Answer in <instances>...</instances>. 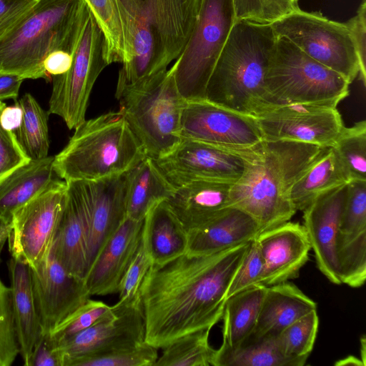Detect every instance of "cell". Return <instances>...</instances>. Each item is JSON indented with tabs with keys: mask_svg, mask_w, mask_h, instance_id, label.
Here are the masks:
<instances>
[{
	"mask_svg": "<svg viewBox=\"0 0 366 366\" xmlns=\"http://www.w3.org/2000/svg\"><path fill=\"white\" fill-rule=\"evenodd\" d=\"M250 242L152 264L140 288L145 342L159 349L222 318L227 292Z\"/></svg>",
	"mask_w": 366,
	"mask_h": 366,
	"instance_id": "1",
	"label": "cell"
},
{
	"mask_svg": "<svg viewBox=\"0 0 366 366\" xmlns=\"http://www.w3.org/2000/svg\"><path fill=\"white\" fill-rule=\"evenodd\" d=\"M201 0H115L125 44L119 72L133 83L167 69L195 26Z\"/></svg>",
	"mask_w": 366,
	"mask_h": 366,
	"instance_id": "2",
	"label": "cell"
},
{
	"mask_svg": "<svg viewBox=\"0 0 366 366\" xmlns=\"http://www.w3.org/2000/svg\"><path fill=\"white\" fill-rule=\"evenodd\" d=\"M323 148L264 141L251 154L242 177L232 184L231 207L252 217L261 232L290 221L297 212L290 198L291 187Z\"/></svg>",
	"mask_w": 366,
	"mask_h": 366,
	"instance_id": "3",
	"label": "cell"
},
{
	"mask_svg": "<svg viewBox=\"0 0 366 366\" xmlns=\"http://www.w3.org/2000/svg\"><path fill=\"white\" fill-rule=\"evenodd\" d=\"M89 14L84 0H36L0 38V73L50 80L45 59L56 50L73 54Z\"/></svg>",
	"mask_w": 366,
	"mask_h": 366,
	"instance_id": "4",
	"label": "cell"
},
{
	"mask_svg": "<svg viewBox=\"0 0 366 366\" xmlns=\"http://www.w3.org/2000/svg\"><path fill=\"white\" fill-rule=\"evenodd\" d=\"M277 38L269 24L235 20L207 82L205 99L254 117L270 107L264 80Z\"/></svg>",
	"mask_w": 366,
	"mask_h": 366,
	"instance_id": "5",
	"label": "cell"
},
{
	"mask_svg": "<svg viewBox=\"0 0 366 366\" xmlns=\"http://www.w3.org/2000/svg\"><path fill=\"white\" fill-rule=\"evenodd\" d=\"M54 156L55 174L64 181L92 182L128 172L145 157L123 113L85 119Z\"/></svg>",
	"mask_w": 366,
	"mask_h": 366,
	"instance_id": "6",
	"label": "cell"
},
{
	"mask_svg": "<svg viewBox=\"0 0 366 366\" xmlns=\"http://www.w3.org/2000/svg\"><path fill=\"white\" fill-rule=\"evenodd\" d=\"M115 94L146 157L156 160L182 141L181 120L187 101L178 90L172 67L133 83L119 73Z\"/></svg>",
	"mask_w": 366,
	"mask_h": 366,
	"instance_id": "7",
	"label": "cell"
},
{
	"mask_svg": "<svg viewBox=\"0 0 366 366\" xmlns=\"http://www.w3.org/2000/svg\"><path fill=\"white\" fill-rule=\"evenodd\" d=\"M264 82L272 105L316 104L335 107L349 95L350 84L284 36L277 38Z\"/></svg>",
	"mask_w": 366,
	"mask_h": 366,
	"instance_id": "8",
	"label": "cell"
},
{
	"mask_svg": "<svg viewBox=\"0 0 366 366\" xmlns=\"http://www.w3.org/2000/svg\"><path fill=\"white\" fill-rule=\"evenodd\" d=\"M234 21V0H201L195 26L172 66L186 101L205 99L207 82Z\"/></svg>",
	"mask_w": 366,
	"mask_h": 366,
	"instance_id": "9",
	"label": "cell"
},
{
	"mask_svg": "<svg viewBox=\"0 0 366 366\" xmlns=\"http://www.w3.org/2000/svg\"><path fill=\"white\" fill-rule=\"evenodd\" d=\"M271 25L277 37L288 39L350 84L358 76V57L345 23L330 20L320 11L308 12L299 9Z\"/></svg>",
	"mask_w": 366,
	"mask_h": 366,
	"instance_id": "10",
	"label": "cell"
},
{
	"mask_svg": "<svg viewBox=\"0 0 366 366\" xmlns=\"http://www.w3.org/2000/svg\"><path fill=\"white\" fill-rule=\"evenodd\" d=\"M107 66L104 37L90 13L73 52L71 67L63 74L51 76L49 114L60 117L69 129L82 123L92 88Z\"/></svg>",
	"mask_w": 366,
	"mask_h": 366,
	"instance_id": "11",
	"label": "cell"
},
{
	"mask_svg": "<svg viewBox=\"0 0 366 366\" xmlns=\"http://www.w3.org/2000/svg\"><path fill=\"white\" fill-rule=\"evenodd\" d=\"M66 189V182L56 178L14 213L7 237L11 257L32 267L47 254L65 205Z\"/></svg>",
	"mask_w": 366,
	"mask_h": 366,
	"instance_id": "12",
	"label": "cell"
},
{
	"mask_svg": "<svg viewBox=\"0 0 366 366\" xmlns=\"http://www.w3.org/2000/svg\"><path fill=\"white\" fill-rule=\"evenodd\" d=\"M254 149L239 152L182 139L155 162L175 189L197 180L234 184L244 173Z\"/></svg>",
	"mask_w": 366,
	"mask_h": 366,
	"instance_id": "13",
	"label": "cell"
},
{
	"mask_svg": "<svg viewBox=\"0 0 366 366\" xmlns=\"http://www.w3.org/2000/svg\"><path fill=\"white\" fill-rule=\"evenodd\" d=\"M181 136L235 151L254 149L264 141L254 117L207 99L187 101L181 120Z\"/></svg>",
	"mask_w": 366,
	"mask_h": 366,
	"instance_id": "14",
	"label": "cell"
},
{
	"mask_svg": "<svg viewBox=\"0 0 366 366\" xmlns=\"http://www.w3.org/2000/svg\"><path fill=\"white\" fill-rule=\"evenodd\" d=\"M264 141L332 147L345 127L337 107L316 104L272 105L255 117Z\"/></svg>",
	"mask_w": 366,
	"mask_h": 366,
	"instance_id": "15",
	"label": "cell"
},
{
	"mask_svg": "<svg viewBox=\"0 0 366 366\" xmlns=\"http://www.w3.org/2000/svg\"><path fill=\"white\" fill-rule=\"evenodd\" d=\"M29 272L43 335L51 333L91 296L84 280L69 274L51 249Z\"/></svg>",
	"mask_w": 366,
	"mask_h": 366,
	"instance_id": "16",
	"label": "cell"
},
{
	"mask_svg": "<svg viewBox=\"0 0 366 366\" xmlns=\"http://www.w3.org/2000/svg\"><path fill=\"white\" fill-rule=\"evenodd\" d=\"M112 308L109 315L56 346L63 366L73 358L145 341L141 304L124 305L117 302Z\"/></svg>",
	"mask_w": 366,
	"mask_h": 366,
	"instance_id": "17",
	"label": "cell"
},
{
	"mask_svg": "<svg viewBox=\"0 0 366 366\" xmlns=\"http://www.w3.org/2000/svg\"><path fill=\"white\" fill-rule=\"evenodd\" d=\"M341 283L362 287L366 280V181L347 184L336 239Z\"/></svg>",
	"mask_w": 366,
	"mask_h": 366,
	"instance_id": "18",
	"label": "cell"
},
{
	"mask_svg": "<svg viewBox=\"0 0 366 366\" xmlns=\"http://www.w3.org/2000/svg\"><path fill=\"white\" fill-rule=\"evenodd\" d=\"M127 172L92 182L79 181L87 224L89 268L127 217Z\"/></svg>",
	"mask_w": 366,
	"mask_h": 366,
	"instance_id": "19",
	"label": "cell"
},
{
	"mask_svg": "<svg viewBox=\"0 0 366 366\" xmlns=\"http://www.w3.org/2000/svg\"><path fill=\"white\" fill-rule=\"evenodd\" d=\"M347 184L320 195L302 211V225L314 252L317 268L335 285L342 284L336 255V239Z\"/></svg>",
	"mask_w": 366,
	"mask_h": 366,
	"instance_id": "20",
	"label": "cell"
},
{
	"mask_svg": "<svg viewBox=\"0 0 366 366\" xmlns=\"http://www.w3.org/2000/svg\"><path fill=\"white\" fill-rule=\"evenodd\" d=\"M264 261L262 285L269 287L298 277L311 249L302 224L287 221L256 237Z\"/></svg>",
	"mask_w": 366,
	"mask_h": 366,
	"instance_id": "21",
	"label": "cell"
},
{
	"mask_svg": "<svg viewBox=\"0 0 366 366\" xmlns=\"http://www.w3.org/2000/svg\"><path fill=\"white\" fill-rule=\"evenodd\" d=\"M144 220L126 217L101 248L84 278L91 296L118 292L139 245Z\"/></svg>",
	"mask_w": 366,
	"mask_h": 366,
	"instance_id": "22",
	"label": "cell"
},
{
	"mask_svg": "<svg viewBox=\"0 0 366 366\" xmlns=\"http://www.w3.org/2000/svg\"><path fill=\"white\" fill-rule=\"evenodd\" d=\"M66 182L65 205L50 249L69 274L84 280L89 269L85 210L79 182Z\"/></svg>",
	"mask_w": 366,
	"mask_h": 366,
	"instance_id": "23",
	"label": "cell"
},
{
	"mask_svg": "<svg viewBox=\"0 0 366 366\" xmlns=\"http://www.w3.org/2000/svg\"><path fill=\"white\" fill-rule=\"evenodd\" d=\"M232 184L211 180L193 181L175 189L167 201L187 232L199 230L231 207Z\"/></svg>",
	"mask_w": 366,
	"mask_h": 366,
	"instance_id": "24",
	"label": "cell"
},
{
	"mask_svg": "<svg viewBox=\"0 0 366 366\" xmlns=\"http://www.w3.org/2000/svg\"><path fill=\"white\" fill-rule=\"evenodd\" d=\"M261 232L254 219L246 212L229 207L205 227L188 232L187 252L207 255L249 242Z\"/></svg>",
	"mask_w": 366,
	"mask_h": 366,
	"instance_id": "25",
	"label": "cell"
},
{
	"mask_svg": "<svg viewBox=\"0 0 366 366\" xmlns=\"http://www.w3.org/2000/svg\"><path fill=\"white\" fill-rule=\"evenodd\" d=\"M314 310H317V304L292 282L267 287L254 330L249 337L278 335Z\"/></svg>",
	"mask_w": 366,
	"mask_h": 366,
	"instance_id": "26",
	"label": "cell"
},
{
	"mask_svg": "<svg viewBox=\"0 0 366 366\" xmlns=\"http://www.w3.org/2000/svg\"><path fill=\"white\" fill-rule=\"evenodd\" d=\"M7 266L20 355L24 365L28 366L43 335L32 293L29 267L13 257L8 261Z\"/></svg>",
	"mask_w": 366,
	"mask_h": 366,
	"instance_id": "27",
	"label": "cell"
},
{
	"mask_svg": "<svg viewBox=\"0 0 366 366\" xmlns=\"http://www.w3.org/2000/svg\"><path fill=\"white\" fill-rule=\"evenodd\" d=\"M54 157L32 160L21 166L0 184V223L9 225L14 213L46 190L53 181Z\"/></svg>",
	"mask_w": 366,
	"mask_h": 366,
	"instance_id": "28",
	"label": "cell"
},
{
	"mask_svg": "<svg viewBox=\"0 0 366 366\" xmlns=\"http://www.w3.org/2000/svg\"><path fill=\"white\" fill-rule=\"evenodd\" d=\"M143 234L153 264H163L185 254L188 232L167 200L155 204L147 214Z\"/></svg>",
	"mask_w": 366,
	"mask_h": 366,
	"instance_id": "29",
	"label": "cell"
},
{
	"mask_svg": "<svg viewBox=\"0 0 366 366\" xmlns=\"http://www.w3.org/2000/svg\"><path fill=\"white\" fill-rule=\"evenodd\" d=\"M349 182L332 147H324L296 179L290 198L296 211H303L320 195Z\"/></svg>",
	"mask_w": 366,
	"mask_h": 366,
	"instance_id": "30",
	"label": "cell"
},
{
	"mask_svg": "<svg viewBox=\"0 0 366 366\" xmlns=\"http://www.w3.org/2000/svg\"><path fill=\"white\" fill-rule=\"evenodd\" d=\"M174 190L155 160L145 157L127 172V217L144 219L155 204L169 199Z\"/></svg>",
	"mask_w": 366,
	"mask_h": 366,
	"instance_id": "31",
	"label": "cell"
},
{
	"mask_svg": "<svg viewBox=\"0 0 366 366\" xmlns=\"http://www.w3.org/2000/svg\"><path fill=\"white\" fill-rule=\"evenodd\" d=\"M308 357L286 356L278 335L249 337L235 347L222 344L215 350L211 366H302Z\"/></svg>",
	"mask_w": 366,
	"mask_h": 366,
	"instance_id": "32",
	"label": "cell"
},
{
	"mask_svg": "<svg viewBox=\"0 0 366 366\" xmlns=\"http://www.w3.org/2000/svg\"><path fill=\"white\" fill-rule=\"evenodd\" d=\"M267 287L257 285L228 297L223 312L222 342L229 347L242 343L253 332Z\"/></svg>",
	"mask_w": 366,
	"mask_h": 366,
	"instance_id": "33",
	"label": "cell"
},
{
	"mask_svg": "<svg viewBox=\"0 0 366 366\" xmlns=\"http://www.w3.org/2000/svg\"><path fill=\"white\" fill-rule=\"evenodd\" d=\"M17 102L22 111L21 124L14 132L19 144L30 159L47 157L50 144L49 112L29 93L25 94Z\"/></svg>",
	"mask_w": 366,
	"mask_h": 366,
	"instance_id": "34",
	"label": "cell"
},
{
	"mask_svg": "<svg viewBox=\"0 0 366 366\" xmlns=\"http://www.w3.org/2000/svg\"><path fill=\"white\" fill-rule=\"evenodd\" d=\"M211 329L185 335L163 348L154 366H211L214 350L209 342Z\"/></svg>",
	"mask_w": 366,
	"mask_h": 366,
	"instance_id": "35",
	"label": "cell"
},
{
	"mask_svg": "<svg viewBox=\"0 0 366 366\" xmlns=\"http://www.w3.org/2000/svg\"><path fill=\"white\" fill-rule=\"evenodd\" d=\"M332 147L349 181H366V122L345 127Z\"/></svg>",
	"mask_w": 366,
	"mask_h": 366,
	"instance_id": "36",
	"label": "cell"
},
{
	"mask_svg": "<svg viewBox=\"0 0 366 366\" xmlns=\"http://www.w3.org/2000/svg\"><path fill=\"white\" fill-rule=\"evenodd\" d=\"M104 37L107 64L125 61V44L115 0H84Z\"/></svg>",
	"mask_w": 366,
	"mask_h": 366,
	"instance_id": "37",
	"label": "cell"
},
{
	"mask_svg": "<svg viewBox=\"0 0 366 366\" xmlns=\"http://www.w3.org/2000/svg\"><path fill=\"white\" fill-rule=\"evenodd\" d=\"M157 350L144 341L73 358L65 366H154Z\"/></svg>",
	"mask_w": 366,
	"mask_h": 366,
	"instance_id": "38",
	"label": "cell"
},
{
	"mask_svg": "<svg viewBox=\"0 0 366 366\" xmlns=\"http://www.w3.org/2000/svg\"><path fill=\"white\" fill-rule=\"evenodd\" d=\"M318 326L317 310L288 325L278 335L283 353L288 357H309L315 345Z\"/></svg>",
	"mask_w": 366,
	"mask_h": 366,
	"instance_id": "39",
	"label": "cell"
},
{
	"mask_svg": "<svg viewBox=\"0 0 366 366\" xmlns=\"http://www.w3.org/2000/svg\"><path fill=\"white\" fill-rule=\"evenodd\" d=\"M112 312V306L90 298L49 335L51 343L56 346L86 330Z\"/></svg>",
	"mask_w": 366,
	"mask_h": 366,
	"instance_id": "40",
	"label": "cell"
},
{
	"mask_svg": "<svg viewBox=\"0 0 366 366\" xmlns=\"http://www.w3.org/2000/svg\"><path fill=\"white\" fill-rule=\"evenodd\" d=\"M235 20L269 24L300 9L298 0H234Z\"/></svg>",
	"mask_w": 366,
	"mask_h": 366,
	"instance_id": "41",
	"label": "cell"
},
{
	"mask_svg": "<svg viewBox=\"0 0 366 366\" xmlns=\"http://www.w3.org/2000/svg\"><path fill=\"white\" fill-rule=\"evenodd\" d=\"M152 264V257L142 232L135 255L121 280L117 292L118 302L124 305L141 304V285Z\"/></svg>",
	"mask_w": 366,
	"mask_h": 366,
	"instance_id": "42",
	"label": "cell"
},
{
	"mask_svg": "<svg viewBox=\"0 0 366 366\" xmlns=\"http://www.w3.org/2000/svg\"><path fill=\"white\" fill-rule=\"evenodd\" d=\"M19 354L11 288L0 279V366H10Z\"/></svg>",
	"mask_w": 366,
	"mask_h": 366,
	"instance_id": "43",
	"label": "cell"
},
{
	"mask_svg": "<svg viewBox=\"0 0 366 366\" xmlns=\"http://www.w3.org/2000/svg\"><path fill=\"white\" fill-rule=\"evenodd\" d=\"M264 261L256 238L247 249L229 285L226 298L246 289L262 285Z\"/></svg>",
	"mask_w": 366,
	"mask_h": 366,
	"instance_id": "44",
	"label": "cell"
},
{
	"mask_svg": "<svg viewBox=\"0 0 366 366\" xmlns=\"http://www.w3.org/2000/svg\"><path fill=\"white\" fill-rule=\"evenodd\" d=\"M6 106L0 101V114ZM30 160L19 144L15 133L6 130L0 123V184L14 170Z\"/></svg>",
	"mask_w": 366,
	"mask_h": 366,
	"instance_id": "45",
	"label": "cell"
},
{
	"mask_svg": "<svg viewBox=\"0 0 366 366\" xmlns=\"http://www.w3.org/2000/svg\"><path fill=\"white\" fill-rule=\"evenodd\" d=\"M358 57L359 74L364 86L366 85V0L360 3L356 14L345 22Z\"/></svg>",
	"mask_w": 366,
	"mask_h": 366,
	"instance_id": "46",
	"label": "cell"
},
{
	"mask_svg": "<svg viewBox=\"0 0 366 366\" xmlns=\"http://www.w3.org/2000/svg\"><path fill=\"white\" fill-rule=\"evenodd\" d=\"M36 0H0V38L23 16Z\"/></svg>",
	"mask_w": 366,
	"mask_h": 366,
	"instance_id": "47",
	"label": "cell"
},
{
	"mask_svg": "<svg viewBox=\"0 0 366 366\" xmlns=\"http://www.w3.org/2000/svg\"><path fill=\"white\" fill-rule=\"evenodd\" d=\"M28 366H63L61 355L51 343L48 335H43L38 342Z\"/></svg>",
	"mask_w": 366,
	"mask_h": 366,
	"instance_id": "48",
	"label": "cell"
},
{
	"mask_svg": "<svg viewBox=\"0 0 366 366\" xmlns=\"http://www.w3.org/2000/svg\"><path fill=\"white\" fill-rule=\"evenodd\" d=\"M73 54L64 50H56L49 54L44 61V69L50 76L66 73L71 67Z\"/></svg>",
	"mask_w": 366,
	"mask_h": 366,
	"instance_id": "49",
	"label": "cell"
},
{
	"mask_svg": "<svg viewBox=\"0 0 366 366\" xmlns=\"http://www.w3.org/2000/svg\"><path fill=\"white\" fill-rule=\"evenodd\" d=\"M24 80L16 74L0 73V101L13 99L16 102L19 89Z\"/></svg>",
	"mask_w": 366,
	"mask_h": 366,
	"instance_id": "50",
	"label": "cell"
},
{
	"mask_svg": "<svg viewBox=\"0 0 366 366\" xmlns=\"http://www.w3.org/2000/svg\"><path fill=\"white\" fill-rule=\"evenodd\" d=\"M22 111L17 102L14 105L6 106L0 114V123L8 131L15 132L19 127Z\"/></svg>",
	"mask_w": 366,
	"mask_h": 366,
	"instance_id": "51",
	"label": "cell"
},
{
	"mask_svg": "<svg viewBox=\"0 0 366 366\" xmlns=\"http://www.w3.org/2000/svg\"><path fill=\"white\" fill-rule=\"evenodd\" d=\"M335 365L342 366V365H357V366H365V365L361 360L356 357L350 355L347 357L340 360L335 362Z\"/></svg>",
	"mask_w": 366,
	"mask_h": 366,
	"instance_id": "52",
	"label": "cell"
},
{
	"mask_svg": "<svg viewBox=\"0 0 366 366\" xmlns=\"http://www.w3.org/2000/svg\"><path fill=\"white\" fill-rule=\"evenodd\" d=\"M9 229V224L4 225L0 223V242H5L7 239L8 233Z\"/></svg>",
	"mask_w": 366,
	"mask_h": 366,
	"instance_id": "53",
	"label": "cell"
},
{
	"mask_svg": "<svg viewBox=\"0 0 366 366\" xmlns=\"http://www.w3.org/2000/svg\"><path fill=\"white\" fill-rule=\"evenodd\" d=\"M365 343H366L365 337L363 335L360 338V355H361L360 359L362 360V361L363 362V363L365 365V348H366Z\"/></svg>",
	"mask_w": 366,
	"mask_h": 366,
	"instance_id": "54",
	"label": "cell"
},
{
	"mask_svg": "<svg viewBox=\"0 0 366 366\" xmlns=\"http://www.w3.org/2000/svg\"><path fill=\"white\" fill-rule=\"evenodd\" d=\"M4 244V242H0V247H1Z\"/></svg>",
	"mask_w": 366,
	"mask_h": 366,
	"instance_id": "55",
	"label": "cell"
}]
</instances>
